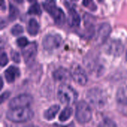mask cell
Segmentation results:
<instances>
[{
    "mask_svg": "<svg viewBox=\"0 0 127 127\" xmlns=\"http://www.w3.org/2000/svg\"><path fill=\"white\" fill-rule=\"evenodd\" d=\"M7 118L15 123L26 122L33 117V112L30 108L10 109L7 114Z\"/></svg>",
    "mask_w": 127,
    "mask_h": 127,
    "instance_id": "cell-1",
    "label": "cell"
},
{
    "mask_svg": "<svg viewBox=\"0 0 127 127\" xmlns=\"http://www.w3.org/2000/svg\"><path fill=\"white\" fill-rule=\"evenodd\" d=\"M57 95L60 100L65 104L74 103L78 97L77 92L71 86L65 83H63L59 86Z\"/></svg>",
    "mask_w": 127,
    "mask_h": 127,
    "instance_id": "cell-2",
    "label": "cell"
},
{
    "mask_svg": "<svg viewBox=\"0 0 127 127\" xmlns=\"http://www.w3.org/2000/svg\"><path fill=\"white\" fill-rule=\"evenodd\" d=\"M86 97L89 101L97 108L103 107L107 101V96L104 91L99 88H92L86 93Z\"/></svg>",
    "mask_w": 127,
    "mask_h": 127,
    "instance_id": "cell-3",
    "label": "cell"
},
{
    "mask_svg": "<svg viewBox=\"0 0 127 127\" xmlns=\"http://www.w3.org/2000/svg\"><path fill=\"white\" fill-rule=\"evenodd\" d=\"M43 7L45 10L53 17L57 25H63L65 21V15L63 10L57 7L54 1H47L43 2Z\"/></svg>",
    "mask_w": 127,
    "mask_h": 127,
    "instance_id": "cell-4",
    "label": "cell"
},
{
    "mask_svg": "<svg viewBox=\"0 0 127 127\" xmlns=\"http://www.w3.org/2000/svg\"><path fill=\"white\" fill-rule=\"evenodd\" d=\"M92 117V109L84 100L80 101L76 106L75 118L80 124H86L91 121Z\"/></svg>",
    "mask_w": 127,
    "mask_h": 127,
    "instance_id": "cell-5",
    "label": "cell"
},
{
    "mask_svg": "<svg viewBox=\"0 0 127 127\" xmlns=\"http://www.w3.org/2000/svg\"><path fill=\"white\" fill-rule=\"evenodd\" d=\"M33 102V97L28 94L19 95L13 97L9 102V106L10 109L16 108H28Z\"/></svg>",
    "mask_w": 127,
    "mask_h": 127,
    "instance_id": "cell-6",
    "label": "cell"
},
{
    "mask_svg": "<svg viewBox=\"0 0 127 127\" xmlns=\"http://www.w3.org/2000/svg\"><path fill=\"white\" fill-rule=\"evenodd\" d=\"M63 43V39L59 34L49 33L42 39V45L46 50H54L60 48Z\"/></svg>",
    "mask_w": 127,
    "mask_h": 127,
    "instance_id": "cell-7",
    "label": "cell"
},
{
    "mask_svg": "<svg viewBox=\"0 0 127 127\" xmlns=\"http://www.w3.org/2000/svg\"><path fill=\"white\" fill-rule=\"evenodd\" d=\"M105 51L108 54L118 57L123 53L124 45L118 39H112L106 45Z\"/></svg>",
    "mask_w": 127,
    "mask_h": 127,
    "instance_id": "cell-8",
    "label": "cell"
},
{
    "mask_svg": "<svg viewBox=\"0 0 127 127\" xmlns=\"http://www.w3.org/2000/svg\"><path fill=\"white\" fill-rule=\"evenodd\" d=\"M71 76L74 80L80 85H86L88 81L86 73L79 65H76L72 67Z\"/></svg>",
    "mask_w": 127,
    "mask_h": 127,
    "instance_id": "cell-9",
    "label": "cell"
},
{
    "mask_svg": "<svg viewBox=\"0 0 127 127\" xmlns=\"http://www.w3.org/2000/svg\"><path fill=\"white\" fill-rule=\"evenodd\" d=\"M37 45L35 42H32L28 45H27L24 49H22V55L26 63H30L32 61L36 54Z\"/></svg>",
    "mask_w": 127,
    "mask_h": 127,
    "instance_id": "cell-10",
    "label": "cell"
},
{
    "mask_svg": "<svg viewBox=\"0 0 127 127\" xmlns=\"http://www.w3.org/2000/svg\"><path fill=\"white\" fill-rule=\"evenodd\" d=\"M53 77L56 81L65 83L71 80L72 76L68 70L63 67H60L53 72Z\"/></svg>",
    "mask_w": 127,
    "mask_h": 127,
    "instance_id": "cell-11",
    "label": "cell"
},
{
    "mask_svg": "<svg viewBox=\"0 0 127 127\" xmlns=\"http://www.w3.org/2000/svg\"><path fill=\"white\" fill-rule=\"evenodd\" d=\"M111 31H112L111 26L108 23L102 24L97 31V34L96 38L97 42L99 44H102L104 42H106L109 33H111Z\"/></svg>",
    "mask_w": 127,
    "mask_h": 127,
    "instance_id": "cell-12",
    "label": "cell"
},
{
    "mask_svg": "<svg viewBox=\"0 0 127 127\" xmlns=\"http://www.w3.org/2000/svg\"><path fill=\"white\" fill-rule=\"evenodd\" d=\"M116 99L119 107L127 106V86L120 88L117 92Z\"/></svg>",
    "mask_w": 127,
    "mask_h": 127,
    "instance_id": "cell-13",
    "label": "cell"
},
{
    "mask_svg": "<svg viewBox=\"0 0 127 127\" xmlns=\"http://www.w3.org/2000/svg\"><path fill=\"white\" fill-rule=\"evenodd\" d=\"M19 76V69L16 66H10L4 71V77L8 83H13Z\"/></svg>",
    "mask_w": 127,
    "mask_h": 127,
    "instance_id": "cell-14",
    "label": "cell"
},
{
    "mask_svg": "<svg viewBox=\"0 0 127 127\" xmlns=\"http://www.w3.org/2000/svg\"><path fill=\"white\" fill-rule=\"evenodd\" d=\"M68 22L70 26L77 27L80 25V18L76 10L73 7H70L68 9Z\"/></svg>",
    "mask_w": 127,
    "mask_h": 127,
    "instance_id": "cell-15",
    "label": "cell"
},
{
    "mask_svg": "<svg viewBox=\"0 0 127 127\" xmlns=\"http://www.w3.org/2000/svg\"><path fill=\"white\" fill-rule=\"evenodd\" d=\"M39 29V25L37 22V21L35 19H31L27 25V30L28 32L31 35H36L38 33Z\"/></svg>",
    "mask_w": 127,
    "mask_h": 127,
    "instance_id": "cell-16",
    "label": "cell"
},
{
    "mask_svg": "<svg viewBox=\"0 0 127 127\" xmlns=\"http://www.w3.org/2000/svg\"><path fill=\"white\" fill-rule=\"evenodd\" d=\"M60 110V106L59 105H54L51 106L49 109H48L47 110L45 111L44 112V118L46 120L51 121L52 119H54L56 116V115L57 114V112Z\"/></svg>",
    "mask_w": 127,
    "mask_h": 127,
    "instance_id": "cell-17",
    "label": "cell"
},
{
    "mask_svg": "<svg viewBox=\"0 0 127 127\" xmlns=\"http://www.w3.org/2000/svg\"><path fill=\"white\" fill-rule=\"evenodd\" d=\"M72 112H73V110H72V109L71 107H69V106L65 107L61 112V113H60V115L59 116V120L60 121H63V122L67 121L71 117V115L72 114Z\"/></svg>",
    "mask_w": 127,
    "mask_h": 127,
    "instance_id": "cell-18",
    "label": "cell"
},
{
    "mask_svg": "<svg viewBox=\"0 0 127 127\" xmlns=\"http://www.w3.org/2000/svg\"><path fill=\"white\" fill-rule=\"evenodd\" d=\"M9 6H10L9 7V19L10 20H14L16 19V17L19 15V10L13 4H10Z\"/></svg>",
    "mask_w": 127,
    "mask_h": 127,
    "instance_id": "cell-19",
    "label": "cell"
},
{
    "mask_svg": "<svg viewBox=\"0 0 127 127\" xmlns=\"http://www.w3.org/2000/svg\"><path fill=\"white\" fill-rule=\"evenodd\" d=\"M28 13L29 14H36V15H40L42 11H41V8L40 6L38 3L34 2L32 5H31V7H29Z\"/></svg>",
    "mask_w": 127,
    "mask_h": 127,
    "instance_id": "cell-20",
    "label": "cell"
},
{
    "mask_svg": "<svg viewBox=\"0 0 127 127\" xmlns=\"http://www.w3.org/2000/svg\"><path fill=\"white\" fill-rule=\"evenodd\" d=\"M97 127H118L116 124L112 121L111 119L109 118H106L104 120H103L98 125Z\"/></svg>",
    "mask_w": 127,
    "mask_h": 127,
    "instance_id": "cell-21",
    "label": "cell"
},
{
    "mask_svg": "<svg viewBox=\"0 0 127 127\" xmlns=\"http://www.w3.org/2000/svg\"><path fill=\"white\" fill-rule=\"evenodd\" d=\"M11 33L14 36H17L23 32V28L20 25H15L11 28Z\"/></svg>",
    "mask_w": 127,
    "mask_h": 127,
    "instance_id": "cell-22",
    "label": "cell"
},
{
    "mask_svg": "<svg viewBox=\"0 0 127 127\" xmlns=\"http://www.w3.org/2000/svg\"><path fill=\"white\" fill-rule=\"evenodd\" d=\"M16 43L17 45L21 47V48H25L27 45H28V41L27 39V38L25 37H19L17 40H16Z\"/></svg>",
    "mask_w": 127,
    "mask_h": 127,
    "instance_id": "cell-23",
    "label": "cell"
},
{
    "mask_svg": "<svg viewBox=\"0 0 127 127\" xmlns=\"http://www.w3.org/2000/svg\"><path fill=\"white\" fill-rule=\"evenodd\" d=\"M8 62V60H7V54L4 51H1V56H0V64L1 66H4Z\"/></svg>",
    "mask_w": 127,
    "mask_h": 127,
    "instance_id": "cell-24",
    "label": "cell"
},
{
    "mask_svg": "<svg viewBox=\"0 0 127 127\" xmlns=\"http://www.w3.org/2000/svg\"><path fill=\"white\" fill-rule=\"evenodd\" d=\"M83 4L84 6L87 7H89L92 10H95L97 8L96 7V4L92 1H83Z\"/></svg>",
    "mask_w": 127,
    "mask_h": 127,
    "instance_id": "cell-25",
    "label": "cell"
},
{
    "mask_svg": "<svg viewBox=\"0 0 127 127\" xmlns=\"http://www.w3.org/2000/svg\"><path fill=\"white\" fill-rule=\"evenodd\" d=\"M11 57L13 59V60L16 63H19L20 60H19V53H17L16 51H11Z\"/></svg>",
    "mask_w": 127,
    "mask_h": 127,
    "instance_id": "cell-26",
    "label": "cell"
},
{
    "mask_svg": "<svg viewBox=\"0 0 127 127\" xmlns=\"http://www.w3.org/2000/svg\"><path fill=\"white\" fill-rule=\"evenodd\" d=\"M9 95H10V93L8 92H5L3 94H1V101L3 102L5 99H7L9 97Z\"/></svg>",
    "mask_w": 127,
    "mask_h": 127,
    "instance_id": "cell-27",
    "label": "cell"
},
{
    "mask_svg": "<svg viewBox=\"0 0 127 127\" xmlns=\"http://www.w3.org/2000/svg\"><path fill=\"white\" fill-rule=\"evenodd\" d=\"M54 127H71V124H70V125H68V126H67V127H61V126H58L57 124H55Z\"/></svg>",
    "mask_w": 127,
    "mask_h": 127,
    "instance_id": "cell-28",
    "label": "cell"
},
{
    "mask_svg": "<svg viewBox=\"0 0 127 127\" xmlns=\"http://www.w3.org/2000/svg\"><path fill=\"white\" fill-rule=\"evenodd\" d=\"M36 127V126H33V125H30V126H27V127Z\"/></svg>",
    "mask_w": 127,
    "mask_h": 127,
    "instance_id": "cell-29",
    "label": "cell"
},
{
    "mask_svg": "<svg viewBox=\"0 0 127 127\" xmlns=\"http://www.w3.org/2000/svg\"><path fill=\"white\" fill-rule=\"evenodd\" d=\"M126 59H127V54H126Z\"/></svg>",
    "mask_w": 127,
    "mask_h": 127,
    "instance_id": "cell-30",
    "label": "cell"
}]
</instances>
